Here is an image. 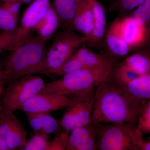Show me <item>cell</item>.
Returning <instances> with one entry per match:
<instances>
[{
	"instance_id": "cell-1",
	"label": "cell",
	"mask_w": 150,
	"mask_h": 150,
	"mask_svg": "<svg viewBox=\"0 0 150 150\" xmlns=\"http://www.w3.org/2000/svg\"><path fill=\"white\" fill-rule=\"evenodd\" d=\"M146 101L107 81L96 88L91 121L95 123H126L137 125Z\"/></svg>"
},
{
	"instance_id": "cell-2",
	"label": "cell",
	"mask_w": 150,
	"mask_h": 150,
	"mask_svg": "<svg viewBox=\"0 0 150 150\" xmlns=\"http://www.w3.org/2000/svg\"><path fill=\"white\" fill-rule=\"evenodd\" d=\"M47 42L37 35H30L11 51L1 66L5 86L27 75H46Z\"/></svg>"
},
{
	"instance_id": "cell-3",
	"label": "cell",
	"mask_w": 150,
	"mask_h": 150,
	"mask_svg": "<svg viewBox=\"0 0 150 150\" xmlns=\"http://www.w3.org/2000/svg\"><path fill=\"white\" fill-rule=\"evenodd\" d=\"M98 150H139L144 141L137 125L95 123Z\"/></svg>"
},
{
	"instance_id": "cell-4",
	"label": "cell",
	"mask_w": 150,
	"mask_h": 150,
	"mask_svg": "<svg viewBox=\"0 0 150 150\" xmlns=\"http://www.w3.org/2000/svg\"><path fill=\"white\" fill-rule=\"evenodd\" d=\"M111 71L85 69L67 73L60 79L45 84L40 93L69 96L81 92L108 81Z\"/></svg>"
},
{
	"instance_id": "cell-5",
	"label": "cell",
	"mask_w": 150,
	"mask_h": 150,
	"mask_svg": "<svg viewBox=\"0 0 150 150\" xmlns=\"http://www.w3.org/2000/svg\"><path fill=\"white\" fill-rule=\"evenodd\" d=\"M84 36L67 28L54 36L47 48L45 58L46 75L50 76L59 69L78 48L85 45Z\"/></svg>"
},
{
	"instance_id": "cell-6",
	"label": "cell",
	"mask_w": 150,
	"mask_h": 150,
	"mask_svg": "<svg viewBox=\"0 0 150 150\" xmlns=\"http://www.w3.org/2000/svg\"><path fill=\"white\" fill-rule=\"evenodd\" d=\"M96 88L68 96L72 104L66 108L60 121L62 128L67 132L93 123V110Z\"/></svg>"
},
{
	"instance_id": "cell-7",
	"label": "cell",
	"mask_w": 150,
	"mask_h": 150,
	"mask_svg": "<svg viewBox=\"0 0 150 150\" xmlns=\"http://www.w3.org/2000/svg\"><path fill=\"white\" fill-rule=\"evenodd\" d=\"M42 78L35 74L25 76L6 86L1 96L2 108L14 112L30 98L42 91L45 86Z\"/></svg>"
},
{
	"instance_id": "cell-8",
	"label": "cell",
	"mask_w": 150,
	"mask_h": 150,
	"mask_svg": "<svg viewBox=\"0 0 150 150\" xmlns=\"http://www.w3.org/2000/svg\"><path fill=\"white\" fill-rule=\"evenodd\" d=\"M118 62V59L81 46L66 61L61 69L64 74L85 69L111 71Z\"/></svg>"
},
{
	"instance_id": "cell-9",
	"label": "cell",
	"mask_w": 150,
	"mask_h": 150,
	"mask_svg": "<svg viewBox=\"0 0 150 150\" xmlns=\"http://www.w3.org/2000/svg\"><path fill=\"white\" fill-rule=\"evenodd\" d=\"M0 136L9 150L22 148L27 142V132L14 112L2 108L0 112Z\"/></svg>"
},
{
	"instance_id": "cell-10",
	"label": "cell",
	"mask_w": 150,
	"mask_h": 150,
	"mask_svg": "<svg viewBox=\"0 0 150 150\" xmlns=\"http://www.w3.org/2000/svg\"><path fill=\"white\" fill-rule=\"evenodd\" d=\"M71 104V100L68 96L39 93L25 103L20 110L24 112L50 113L66 108Z\"/></svg>"
},
{
	"instance_id": "cell-11",
	"label": "cell",
	"mask_w": 150,
	"mask_h": 150,
	"mask_svg": "<svg viewBox=\"0 0 150 150\" xmlns=\"http://www.w3.org/2000/svg\"><path fill=\"white\" fill-rule=\"evenodd\" d=\"M51 4L50 0H35L29 4L17 29L18 44L31 35V31L45 15Z\"/></svg>"
},
{
	"instance_id": "cell-12",
	"label": "cell",
	"mask_w": 150,
	"mask_h": 150,
	"mask_svg": "<svg viewBox=\"0 0 150 150\" xmlns=\"http://www.w3.org/2000/svg\"><path fill=\"white\" fill-rule=\"evenodd\" d=\"M67 132L64 144L67 150H96V131L95 123L75 128Z\"/></svg>"
},
{
	"instance_id": "cell-13",
	"label": "cell",
	"mask_w": 150,
	"mask_h": 150,
	"mask_svg": "<svg viewBox=\"0 0 150 150\" xmlns=\"http://www.w3.org/2000/svg\"><path fill=\"white\" fill-rule=\"evenodd\" d=\"M103 46L105 51L102 53L117 59L125 57L133 50L121 35L119 18L113 21L106 30Z\"/></svg>"
},
{
	"instance_id": "cell-14",
	"label": "cell",
	"mask_w": 150,
	"mask_h": 150,
	"mask_svg": "<svg viewBox=\"0 0 150 150\" xmlns=\"http://www.w3.org/2000/svg\"><path fill=\"white\" fill-rule=\"evenodd\" d=\"M93 26L91 0H83L71 21L69 28L80 33L86 38L87 41L92 33Z\"/></svg>"
},
{
	"instance_id": "cell-15",
	"label": "cell",
	"mask_w": 150,
	"mask_h": 150,
	"mask_svg": "<svg viewBox=\"0 0 150 150\" xmlns=\"http://www.w3.org/2000/svg\"><path fill=\"white\" fill-rule=\"evenodd\" d=\"M91 3L94 15L93 30L86 45L90 48L101 49L106 31V11L103 5L98 0H91Z\"/></svg>"
},
{
	"instance_id": "cell-16",
	"label": "cell",
	"mask_w": 150,
	"mask_h": 150,
	"mask_svg": "<svg viewBox=\"0 0 150 150\" xmlns=\"http://www.w3.org/2000/svg\"><path fill=\"white\" fill-rule=\"evenodd\" d=\"M119 28L123 38L133 49L141 45L146 38V27L138 23L131 16L119 18Z\"/></svg>"
},
{
	"instance_id": "cell-17",
	"label": "cell",
	"mask_w": 150,
	"mask_h": 150,
	"mask_svg": "<svg viewBox=\"0 0 150 150\" xmlns=\"http://www.w3.org/2000/svg\"><path fill=\"white\" fill-rule=\"evenodd\" d=\"M61 26V21L54 6L51 4L42 19L33 28L36 35L48 41Z\"/></svg>"
},
{
	"instance_id": "cell-18",
	"label": "cell",
	"mask_w": 150,
	"mask_h": 150,
	"mask_svg": "<svg viewBox=\"0 0 150 150\" xmlns=\"http://www.w3.org/2000/svg\"><path fill=\"white\" fill-rule=\"evenodd\" d=\"M123 89L131 95L144 101L150 100V73L140 75Z\"/></svg>"
},
{
	"instance_id": "cell-19",
	"label": "cell",
	"mask_w": 150,
	"mask_h": 150,
	"mask_svg": "<svg viewBox=\"0 0 150 150\" xmlns=\"http://www.w3.org/2000/svg\"><path fill=\"white\" fill-rule=\"evenodd\" d=\"M83 0H54V7L59 16L61 26L69 28L71 21Z\"/></svg>"
},
{
	"instance_id": "cell-20",
	"label": "cell",
	"mask_w": 150,
	"mask_h": 150,
	"mask_svg": "<svg viewBox=\"0 0 150 150\" xmlns=\"http://www.w3.org/2000/svg\"><path fill=\"white\" fill-rule=\"evenodd\" d=\"M139 76L121 62H118L112 68L107 81L123 88L129 82Z\"/></svg>"
},
{
	"instance_id": "cell-21",
	"label": "cell",
	"mask_w": 150,
	"mask_h": 150,
	"mask_svg": "<svg viewBox=\"0 0 150 150\" xmlns=\"http://www.w3.org/2000/svg\"><path fill=\"white\" fill-rule=\"evenodd\" d=\"M122 64L138 74L150 73V56L143 52H138L126 57Z\"/></svg>"
},
{
	"instance_id": "cell-22",
	"label": "cell",
	"mask_w": 150,
	"mask_h": 150,
	"mask_svg": "<svg viewBox=\"0 0 150 150\" xmlns=\"http://www.w3.org/2000/svg\"><path fill=\"white\" fill-rule=\"evenodd\" d=\"M18 21V16L0 5V30L4 31L16 30Z\"/></svg>"
},
{
	"instance_id": "cell-23",
	"label": "cell",
	"mask_w": 150,
	"mask_h": 150,
	"mask_svg": "<svg viewBox=\"0 0 150 150\" xmlns=\"http://www.w3.org/2000/svg\"><path fill=\"white\" fill-rule=\"evenodd\" d=\"M39 121L40 132L48 136L57 131L59 127V123L54 117L46 112H36Z\"/></svg>"
},
{
	"instance_id": "cell-24",
	"label": "cell",
	"mask_w": 150,
	"mask_h": 150,
	"mask_svg": "<svg viewBox=\"0 0 150 150\" xmlns=\"http://www.w3.org/2000/svg\"><path fill=\"white\" fill-rule=\"evenodd\" d=\"M131 16L138 23L146 27L150 22V0H144L135 9Z\"/></svg>"
},
{
	"instance_id": "cell-25",
	"label": "cell",
	"mask_w": 150,
	"mask_h": 150,
	"mask_svg": "<svg viewBox=\"0 0 150 150\" xmlns=\"http://www.w3.org/2000/svg\"><path fill=\"white\" fill-rule=\"evenodd\" d=\"M47 137L39 132H35L22 149L25 150H47L48 142Z\"/></svg>"
},
{
	"instance_id": "cell-26",
	"label": "cell",
	"mask_w": 150,
	"mask_h": 150,
	"mask_svg": "<svg viewBox=\"0 0 150 150\" xmlns=\"http://www.w3.org/2000/svg\"><path fill=\"white\" fill-rule=\"evenodd\" d=\"M16 30L0 33V54L4 51H11L17 45Z\"/></svg>"
},
{
	"instance_id": "cell-27",
	"label": "cell",
	"mask_w": 150,
	"mask_h": 150,
	"mask_svg": "<svg viewBox=\"0 0 150 150\" xmlns=\"http://www.w3.org/2000/svg\"><path fill=\"white\" fill-rule=\"evenodd\" d=\"M137 126L143 135L150 134V100L146 101L142 107Z\"/></svg>"
},
{
	"instance_id": "cell-28",
	"label": "cell",
	"mask_w": 150,
	"mask_h": 150,
	"mask_svg": "<svg viewBox=\"0 0 150 150\" xmlns=\"http://www.w3.org/2000/svg\"><path fill=\"white\" fill-rule=\"evenodd\" d=\"M144 0H115L112 3L111 10L121 13L131 11L137 8Z\"/></svg>"
},
{
	"instance_id": "cell-29",
	"label": "cell",
	"mask_w": 150,
	"mask_h": 150,
	"mask_svg": "<svg viewBox=\"0 0 150 150\" xmlns=\"http://www.w3.org/2000/svg\"><path fill=\"white\" fill-rule=\"evenodd\" d=\"M23 4L21 0H0V5L18 17Z\"/></svg>"
},
{
	"instance_id": "cell-30",
	"label": "cell",
	"mask_w": 150,
	"mask_h": 150,
	"mask_svg": "<svg viewBox=\"0 0 150 150\" xmlns=\"http://www.w3.org/2000/svg\"><path fill=\"white\" fill-rule=\"evenodd\" d=\"M67 131L61 133L51 142H48L47 150H66L64 140Z\"/></svg>"
},
{
	"instance_id": "cell-31",
	"label": "cell",
	"mask_w": 150,
	"mask_h": 150,
	"mask_svg": "<svg viewBox=\"0 0 150 150\" xmlns=\"http://www.w3.org/2000/svg\"><path fill=\"white\" fill-rule=\"evenodd\" d=\"M4 86L2 69L1 65H0V96H1L4 91Z\"/></svg>"
},
{
	"instance_id": "cell-32",
	"label": "cell",
	"mask_w": 150,
	"mask_h": 150,
	"mask_svg": "<svg viewBox=\"0 0 150 150\" xmlns=\"http://www.w3.org/2000/svg\"><path fill=\"white\" fill-rule=\"evenodd\" d=\"M139 150H150V139L148 141L144 140L140 146Z\"/></svg>"
},
{
	"instance_id": "cell-33",
	"label": "cell",
	"mask_w": 150,
	"mask_h": 150,
	"mask_svg": "<svg viewBox=\"0 0 150 150\" xmlns=\"http://www.w3.org/2000/svg\"><path fill=\"white\" fill-rule=\"evenodd\" d=\"M0 150H9L5 141L0 136Z\"/></svg>"
},
{
	"instance_id": "cell-34",
	"label": "cell",
	"mask_w": 150,
	"mask_h": 150,
	"mask_svg": "<svg viewBox=\"0 0 150 150\" xmlns=\"http://www.w3.org/2000/svg\"><path fill=\"white\" fill-rule=\"evenodd\" d=\"M23 4H29L30 3H32L33 1L35 0H21Z\"/></svg>"
},
{
	"instance_id": "cell-35",
	"label": "cell",
	"mask_w": 150,
	"mask_h": 150,
	"mask_svg": "<svg viewBox=\"0 0 150 150\" xmlns=\"http://www.w3.org/2000/svg\"><path fill=\"white\" fill-rule=\"evenodd\" d=\"M2 108L1 103V101H0V112L1 111Z\"/></svg>"
}]
</instances>
